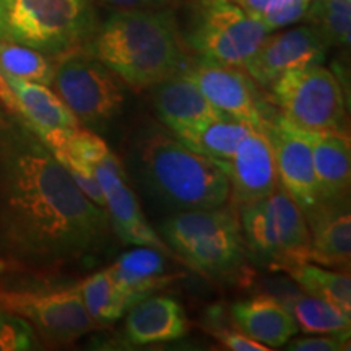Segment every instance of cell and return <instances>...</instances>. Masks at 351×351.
<instances>
[{"label":"cell","instance_id":"obj_15","mask_svg":"<svg viewBox=\"0 0 351 351\" xmlns=\"http://www.w3.org/2000/svg\"><path fill=\"white\" fill-rule=\"evenodd\" d=\"M184 72L192 78L215 109L231 119L252 127H263L270 119L265 103L258 98L254 80L239 67L200 60Z\"/></svg>","mask_w":351,"mask_h":351},{"label":"cell","instance_id":"obj_30","mask_svg":"<svg viewBox=\"0 0 351 351\" xmlns=\"http://www.w3.org/2000/svg\"><path fill=\"white\" fill-rule=\"evenodd\" d=\"M39 345L38 333L25 319L0 307V351L38 350Z\"/></svg>","mask_w":351,"mask_h":351},{"label":"cell","instance_id":"obj_27","mask_svg":"<svg viewBox=\"0 0 351 351\" xmlns=\"http://www.w3.org/2000/svg\"><path fill=\"white\" fill-rule=\"evenodd\" d=\"M304 19L330 46H348L351 36V0H311Z\"/></svg>","mask_w":351,"mask_h":351},{"label":"cell","instance_id":"obj_19","mask_svg":"<svg viewBox=\"0 0 351 351\" xmlns=\"http://www.w3.org/2000/svg\"><path fill=\"white\" fill-rule=\"evenodd\" d=\"M106 270L124 298L127 309L174 280L166 269L165 252L147 245H135L132 251L121 254Z\"/></svg>","mask_w":351,"mask_h":351},{"label":"cell","instance_id":"obj_3","mask_svg":"<svg viewBox=\"0 0 351 351\" xmlns=\"http://www.w3.org/2000/svg\"><path fill=\"white\" fill-rule=\"evenodd\" d=\"M134 153L140 181L165 207L176 212L217 208L230 200V181L221 166L169 130H143Z\"/></svg>","mask_w":351,"mask_h":351},{"label":"cell","instance_id":"obj_8","mask_svg":"<svg viewBox=\"0 0 351 351\" xmlns=\"http://www.w3.org/2000/svg\"><path fill=\"white\" fill-rule=\"evenodd\" d=\"M269 33L232 0H195L187 43L205 62L241 69Z\"/></svg>","mask_w":351,"mask_h":351},{"label":"cell","instance_id":"obj_21","mask_svg":"<svg viewBox=\"0 0 351 351\" xmlns=\"http://www.w3.org/2000/svg\"><path fill=\"white\" fill-rule=\"evenodd\" d=\"M319 205L346 202L351 181L350 140L340 130H309Z\"/></svg>","mask_w":351,"mask_h":351},{"label":"cell","instance_id":"obj_26","mask_svg":"<svg viewBox=\"0 0 351 351\" xmlns=\"http://www.w3.org/2000/svg\"><path fill=\"white\" fill-rule=\"evenodd\" d=\"M77 288L86 313L98 326H111L127 313L124 298L106 269L86 276Z\"/></svg>","mask_w":351,"mask_h":351},{"label":"cell","instance_id":"obj_4","mask_svg":"<svg viewBox=\"0 0 351 351\" xmlns=\"http://www.w3.org/2000/svg\"><path fill=\"white\" fill-rule=\"evenodd\" d=\"M96 26L91 0H0V41L52 59L83 46Z\"/></svg>","mask_w":351,"mask_h":351},{"label":"cell","instance_id":"obj_18","mask_svg":"<svg viewBox=\"0 0 351 351\" xmlns=\"http://www.w3.org/2000/svg\"><path fill=\"white\" fill-rule=\"evenodd\" d=\"M125 314V337L134 345L168 343L189 332L186 311L171 296L150 295L135 302Z\"/></svg>","mask_w":351,"mask_h":351},{"label":"cell","instance_id":"obj_6","mask_svg":"<svg viewBox=\"0 0 351 351\" xmlns=\"http://www.w3.org/2000/svg\"><path fill=\"white\" fill-rule=\"evenodd\" d=\"M245 247L271 265L311 262V231L304 213L282 186L239 212Z\"/></svg>","mask_w":351,"mask_h":351},{"label":"cell","instance_id":"obj_1","mask_svg":"<svg viewBox=\"0 0 351 351\" xmlns=\"http://www.w3.org/2000/svg\"><path fill=\"white\" fill-rule=\"evenodd\" d=\"M111 232L106 210L54 153L15 117L0 116V262L59 270L98 258Z\"/></svg>","mask_w":351,"mask_h":351},{"label":"cell","instance_id":"obj_10","mask_svg":"<svg viewBox=\"0 0 351 351\" xmlns=\"http://www.w3.org/2000/svg\"><path fill=\"white\" fill-rule=\"evenodd\" d=\"M0 307L20 315L39 339L54 345L73 343L98 327L86 313L77 287L0 289Z\"/></svg>","mask_w":351,"mask_h":351},{"label":"cell","instance_id":"obj_14","mask_svg":"<svg viewBox=\"0 0 351 351\" xmlns=\"http://www.w3.org/2000/svg\"><path fill=\"white\" fill-rule=\"evenodd\" d=\"M328 44L314 26H298L267 34L243 69L261 86H271L289 70L322 64Z\"/></svg>","mask_w":351,"mask_h":351},{"label":"cell","instance_id":"obj_7","mask_svg":"<svg viewBox=\"0 0 351 351\" xmlns=\"http://www.w3.org/2000/svg\"><path fill=\"white\" fill-rule=\"evenodd\" d=\"M51 86L85 129L116 119L125 101L121 80L85 46L54 57Z\"/></svg>","mask_w":351,"mask_h":351},{"label":"cell","instance_id":"obj_11","mask_svg":"<svg viewBox=\"0 0 351 351\" xmlns=\"http://www.w3.org/2000/svg\"><path fill=\"white\" fill-rule=\"evenodd\" d=\"M0 101L8 114L32 130L49 150L80 129L77 117L47 85L8 75L0 70Z\"/></svg>","mask_w":351,"mask_h":351},{"label":"cell","instance_id":"obj_25","mask_svg":"<svg viewBox=\"0 0 351 351\" xmlns=\"http://www.w3.org/2000/svg\"><path fill=\"white\" fill-rule=\"evenodd\" d=\"M252 125L245 124V122L223 116L200 127L194 134L182 138L181 142L192 150L213 160L215 163H225L232 156V153L236 152L241 140L247 135Z\"/></svg>","mask_w":351,"mask_h":351},{"label":"cell","instance_id":"obj_13","mask_svg":"<svg viewBox=\"0 0 351 351\" xmlns=\"http://www.w3.org/2000/svg\"><path fill=\"white\" fill-rule=\"evenodd\" d=\"M95 173L103 191L104 210L114 234L124 244L147 245L165 254H173L145 217L137 195L125 181L119 158L109 150L103 160L95 165Z\"/></svg>","mask_w":351,"mask_h":351},{"label":"cell","instance_id":"obj_24","mask_svg":"<svg viewBox=\"0 0 351 351\" xmlns=\"http://www.w3.org/2000/svg\"><path fill=\"white\" fill-rule=\"evenodd\" d=\"M283 270L288 271L301 291L330 301L345 311H351V282L348 275L324 269L313 262H300L285 267Z\"/></svg>","mask_w":351,"mask_h":351},{"label":"cell","instance_id":"obj_12","mask_svg":"<svg viewBox=\"0 0 351 351\" xmlns=\"http://www.w3.org/2000/svg\"><path fill=\"white\" fill-rule=\"evenodd\" d=\"M263 132L274 148L280 186L307 217L319 205L311 132L293 125L282 114L271 116Z\"/></svg>","mask_w":351,"mask_h":351},{"label":"cell","instance_id":"obj_33","mask_svg":"<svg viewBox=\"0 0 351 351\" xmlns=\"http://www.w3.org/2000/svg\"><path fill=\"white\" fill-rule=\"evenodd\" d=\"M116 10H168L181 0H99Z\"/></svg>","mask_w":351,"mask_h":351},{"label":"cell","instance_id":"obj_28","mask_svg":"<svg viewBox=\"0 0 351 351\" xmlns=\"http://www.w3.org/2000/svg\"><path fill=\"white\" fill-rule=\"evenodd\" d=\"M0 70L8 75L51 86L54 60L32 47L0 41Z\"/></svg>","mask_w":351,"mask_h":351},{"label":"cell","instance_id":"obj_32","mask_svg":"<svg viewBox=\"0 0 351 351\" xmlns=\"http://www.w3.org/2000/svg\"><path fill=\"white\" fill-rule=\"evenodd\" d=\"M212 335L225 348L232 351H267L269 346L258 343L251 337H247L241 330H230V328H213Z\"/></svg>","mask_w":351,"mask_h":351},{"label":"cell","instance_id":"obj_29","mask_svg":"<svg viewBox=\"0 0 351 351\" xmlns=\"http://www.w3.org/2000/svg\"><path fill=\"white\" fill-rule=\"evenodd\" d=\"M269 32L285 28L304 19L311 0H232Z\"/></svg>","mask_w":351,"mask_h":351},{"label":"cell","instance_id":"obj_22","mask_svg":"<svg viewBox=\"0 0 351 351\" xmlns=\"http://www.w3.org/2000/svg\"><path fill=\"white\" fill-rule=\"evenodd\" d=\"M311 221V262L348 267L351 257V217L348 204H322L307 215Z\"/></svg>","mask_w":351,"mask_h":351},{"label":"cell","instance_id":"obj_2","mask_svg":"<svg viewBox=\"0 0 351 351\" xmlns=\"http://www.w3.org/2000/svg\"><path fill=\"white\" fill-rule=\"evenodd\" d=\"M83 46L135 91L155 88L187 69L169 10H117L96 26Z\"/></svg>","mask_w":351,"mask_h":351},{"label":"cell","instance_id":"obj_20","mask_svg":"<svg viewBox=\"0 0 351 351\" xmlns=\"http://www.w3.org/2000/svg\"><path fill=\"white\" fill-rule=\"evenodd\" d=\"M231 317L238 330L270 350L285 346L300 332L285 302L270 295L236 301L231 306Z\"/></svg>","mask_w":351,"mask_h":351},{"label":"cell","instance_id":"obj_31","mask_svg":"<svg viewBox=\"0 0 351 351\" xmlns=\"http://www.w3.org/2000/svg\"><path fill=\"white\" fill-rule=\"evenodd\" d=\"M287 348L293 351H341L350 348V332L317 333V337L289 340Z\"/></svg>","mask_w":351,"mask_h":351},{"label":"cell","instance_id":"obj_17","mask_svg":"<svg viewBox=\"0 0 351 351\" xmlns=\"http://www.w3.org/2000/svg\"><path fill=\"white\" fill-rule=\"evenodd\" d=\"M155 111L174 137H189L208 122L225 114L215 109L186 72L155 86Z\"/></svg>","mask_w":351,"mask_h":351},{"label":"cell","instance_id":"obj_5","mask_svg":"<svg viewBox=\"0 0 351 351\" xmlns=\"http://www.w3.org/2000/svg\"><path fill=\"white\" fill-rule=\"evenodd\" d=\"M160 231L171 252L200 274L226 276L243 267L245 243L239 213L231 207L178 212Z\"/></svg>","mask_w":351,"mask_h":351},{"label":"cell","instance_id":"obj_16","mask_svg":"<svg viewBox=\"0 0 351 351\" xmlns=\"http://www.w3.org/2000/svg\"><path fill=\"white\" fill-rule=\"evenodd\" d=\"M217 165L228 176L230 199L241 207L280 186L274 148L263 127H251L230 160Z\"/></svg>","mask_w":351,"mask_h":351},{"label":"cell","instance_id":"obj_23","mask_svg":"<svg viewBox=\"0 0 351 351\" xmlns=\"http://www.w3.org/2000/svg\"><path fill=\"white\" fill-rule=\"evenodd\" d=\"M296 320L298 328L304 333H341L350 332L351 314L322 298L296 293L283 301Z\"/></svg>","mask_w":351,"mask_h":351},{"label":"cell","instance_id":"obj_9","mask_svg":"<svg viewBox=\"0 0 351 351\" xmlns=\"http://www.w3.org/2000/svg\"><path fill=\"white\" fill-rule=\"evenodd\" d=\"M270 88L282 116L293 125L315 132H345V96L328 69L315 64L289 70Z\"/></svg>","mask_w":351,"mask_h":351}]
</instances>
